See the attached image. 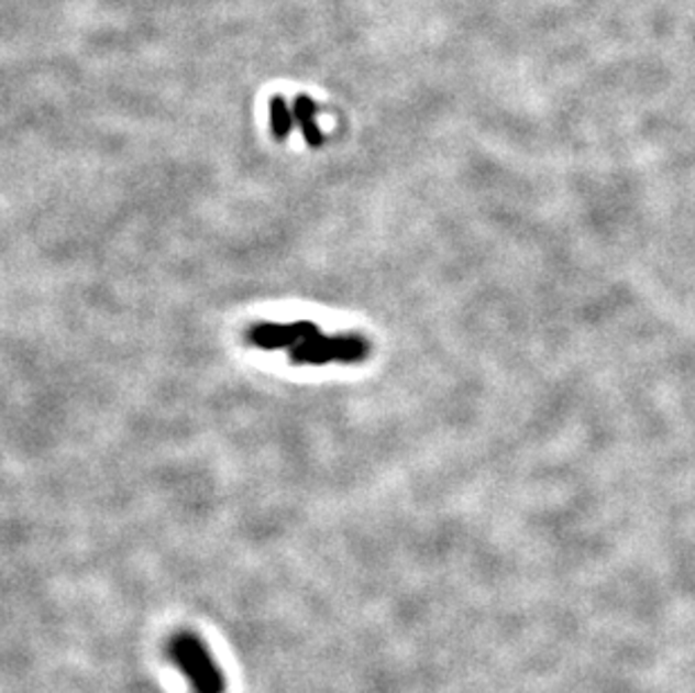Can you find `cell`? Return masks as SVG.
Instances as JSON below:
<instances>
[{
  "mask_svg": "<svg viewBox=\"0 0 695 693\" xmlns=\"http://www.w3.org/2000/svg\"><path fill=\"white\" fill-rule=\"evenodd\" d=\"M167 656L194 693H225L223 669L198 635L189 630L176 632L167 644Z\"/></svg>",
  "mask_w": 695,
  "mask_h": 693,
  "instance_id": "1",
  "label": "cell"
},
{
  "mask_svg": "<svg viewBox=\"0 0 695 693\" xmlns=\"http://www.w3.org/2000/svg\"><path fill=\"white\" fill-rule=\"evenodd\" d=\"M322 331L313 322H290V324H279V322H257L253 327L245 329V342L253 344L255 350L262 352H279V350H293L295 344H300L305 340H311L320 336Z\"/></svg>",
  "mask_w": 695,
  "mask_h": 693,
  "instance_id": "2",
  "label": "cell"
},
{
  "mask_svg": "<svg viewBox=\"0 0 695 693\" xmlns=\"http://www.w3.org/2000/svg\"><path fill=\"white\" fill-rule=\"evenodd\" d=\"M290 361L295 365H313V367L338 361V336L320 333L311 340L295 344L290 350Z\"/></svg>",
  "mask_w": 695,
  "mask_h": 693,
  "instance_id": "3",
  "label": "cell"
},
{
  "mask_svg": "<svg viewBox=\"0 0 695 693\" xmlns=\"http://www.w3.org/2000/svg\"><path fill=\"white\" fill-rule=\"evenodd\" d=\"M295 120L300 122L302 135L311 146H320L324 142L322 131L316 124V105L309 97H297L295 99Z\"/></svg>",
  "mask_w": 695,
  "mask_h": 693,
  "instance_id": "4",
  "label": "cell"
},
{
  "mask_svg": "<svg viewBox=\"0 0 695 693\" xmlns=\"http://www.w3.org/2000/svg\"><path fill=\"white\" fill-rule=\"evenodd\" d=\"M271 127H273V135L277 140H286L290 135L293 116H290V111H288L282 97H275L271 102Z\"/></svg>",
  "mask_w": 695,
  "mask_h": 693,
  "instance_id": "5",
  "label": "cell"
}]
</instances>
